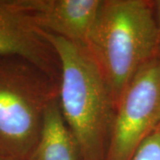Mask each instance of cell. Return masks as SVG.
Returning a JSON list of instances; mask_svg holds the SVG:
<instances>
[{"instance_id": "cell-1", "label": "cell", "mask_w": 160, "mask_h": 160, "mask_svg": "<svg viewBox=\"0 0 160 160\" xmlns=\"http://www.w3.org/2000/svg\"><path fill=\"white\" fill-rule=\"evenodd\" d=\"M45 35L60 62L61 111L79 145L83 160H105L116 113L109 86L84 45Z\"/></svg>"}, {"instance_id": "cell-2", "label": "cell", "mask_w": 160, "mask_h": 160, "mask_svg": "<svg viewBox=\"0 0 160 160\" xmlns=\"http://www.w3.org/2000/svg\"><path fill=\"white\" fill-rule=\"evenodd\" d=\"M85 46L117 105L138 71L159 55L153 0H102Z\"/></svg>"}, {"instance_id": "cell-3", "label": "cell", "mask_w": 160, "mask_h": 160, "mask_svg": "<svg viewBox=\"0 0 160 160\" xmlns=\"http://www.w3.org/2000/svg\"><path fill=\"white\" fill-rule=\"evenodd\" d=\"M59 81L24 58L0 55V155L28 160Z\"/></svg>"}, {"instance_id": "cell-4", "label": "cell", "mask_w": 160, "mask_h": 160, "mask_svg": "<svg viewBox=\"0 0 160 160\" xmlns=\"http://www.w3.org/2000/svg\"><path fill=\"white\" fill-rule=\"evenodd\" d=\"M160 125V55L126 86L116 105L105 160H132Z\"/></svg>"}, {"instance_id": "cell-5", "label": "cell", "mask_w": 160, "mask_h": 160, "mask_svg": "<svg viewBox=\"0 0 160 160\" xmlns=\"http://www.w3.org/2000/svg\"><path fill=\"white\" fill-rule=\"evenodd\" d=\"M0 55L24 58L60 82L57 52L16 0H0Z\"/></svg>"}, {"instance_id": "cell-6", "label": "cell", "mask_w": 160, "mask_h": 160, "mask_svg": "<svg viewBox=\"0 0 160 160\" xmlns=\"http://www.w3.org/2000/svg\"><path fill=\"white\" fill-rule=\"evenodd\" d=\"M46 33L86 46L102 0H16Z\"/></svg>"}, {"instance_id": "cell-7", "label": "cell", "mask_w": 160, "mask_h": 160, "mask_svg": "<svg viewBox=\"0 0 160 160\" xmlns=\"http://www.w3.org/2000/svg\"><path fill=\"white\" fill-rule=\"evenodd\" d=\"M28 160H83L79 145L62 114L58 98L46 109L39 137Z\"/></svg>"}, {"instance_id": "cell-8", "label": "cell", "mask_w": 160, "mask_h": 160, "mask_svg": "<svg viewBox=\"0 0 160 160\" xmlns=\"http://www.w3.org/2000/svg\"><path fill=\"white\" fill-rule=\"evenodd\" d=\"M132 160H160V132L156 131L149 136Z\"/></svg>"}, {"instance_id": "cell-9", "label": "cell", "mask_w": 160, "mask_h": 160, "mask_svg": "<svg viewBox=\"0 0 160 160\" xmlns=\"http://www.w3.org/2000/svg\"><path fill=\"white\" fill-rule=\"evenodd\" d=\"M153 9H154V17L158 32V51L160 55V0H153Z\"/></svg>"}, {"instance_id": "cell-10", "label": "cell", "mask_w": 160, "mask_h": 160, "mask_svg": "<svg viewBox=\"0 0 160 160\" xmlns=\"http://www.w3.org/2000/svg\"><path fill=\"white\" fill-rule=\"evenodd\" d=\"M0 160H14V159H12V158H6V157H5V156L0 155Z\"/></svg>"}, {"instance_id": "cell-11", "label": "cell", "mask_w": 160, "mask_h": 160, "mask_svg": "<svg viewBox=\"0 0 160 160\" xmlns=\"http://www.w3.org/2000/svg\"><path fill=\"white\" fill-rule=\"evenodd\" d=\"M156 131H158V132H160V125H159V126H158V129H157Z\"/></svg>"}]
</instances>
